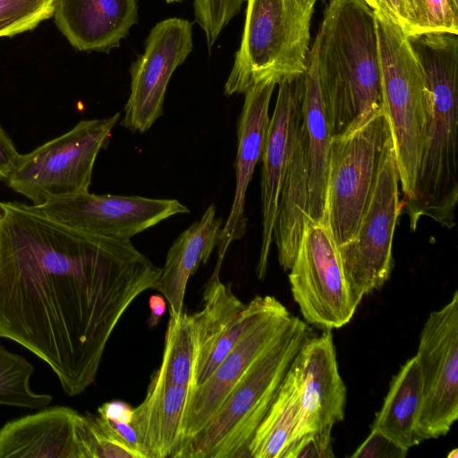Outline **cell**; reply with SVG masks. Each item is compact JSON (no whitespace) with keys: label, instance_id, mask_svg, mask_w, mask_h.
Masks as SVG:
<instances>
[{"label":"cell","instance_id":"6da1fadb","mask_svg":"<svg viewBox=\"0 0 458 458\" xmlns=\"http://www.w3.org/2000/svg\"><path fill=\"white\" fill-rule=\"evenodd\" d=\"M161 268L130 240L89 233L0 201V338L44 360L69 396L95 381L129 306Z\"/></svg>","mask_w":458,"mask_h":458},{"label":"cell","instance_id":"7a4b0ae2","mask_svg":"<svg viewBox=\"0 0 458 458\" xmlns=\"http://www.w3.org/2000/svg\"><path fill=\"white\" fill-rule=\"evenodd\" d=\"M408 39L424 78L427 114L413 195L401 212L412 231L422 217L451 229L458 201V34L430 31Z\"/></svg>","mask_w":458,"mask_h":458},{"label":"cell","instance_id":"3957f363","mask_svg":"<svg viewBox=\"0 0 458 458\" xmlns=\"http://www.w3.org/2000/svg\"><path fill=\"white\" fill-rule=\"evenodd\" d=\"M311 47L332 136L383 109L376 15L365 0H329Z\"/></svg>","mask_w":458,"mask_h":458},{"label":"cell","instance_id":"277c9868","mask_svg":"<svg viewBox=\"0 0 458 458\" xmlns=\"http://www.w3.org/2000/svg\"><path fill=\"white\" fill-rule=\"evenodd\" d=\"M310 332L308 324L295 317L284 335L246 371L208 423L183 440L172 458H250L253 436Z\"/></svg>","mask_w":458,"mask_h":458},{"label":"cell","instance_id":"5b68a950","mask_svg":"<svg viewBox=\"0 0 458 458\" xmlns=\"http://www.w3.org/2000/svg\"><path fill=\"white\" fill-rule=\"evenodd\" d=\"M314 5L304 0H247L241 45L225 85L226 96L305 72Z\"/></svg>","mask_w":458,"mask_h":458},{"label":"cell","instance_id":"8992f818","mask_svg":"<svg viewBox=\"0 0 458 458\" xmlns=\"http://www.w3.org/2000/svg\"><path fill=\"white\" fill-rule=\"evenodd\" d=\"M383 110L390 125L401 203L411 199L422 152L427 91L422 72L406 33L375 12Z\"/></svg>","mask_w":458,"mask_h":458},{"label":"cell","instance_id":"52a82bcc","mask_svg":"<svg viewBox=\"0 0 458 458\" xmlns=\"http://www.w3.org/2000/svg\"><path fill=\"white\" fill-rule=\"evenodd\" d=\"M391 140L383 109L354 129L331 137L324 224L337 247L354 237Z\"/></svg>","mask_w":458,"mask_h":458},{"label":"cell","instance_id":"ba28073f","mask_svg":"<svg viewBox=\"0 0 458 458\" xmlns=\"http://www.w3.org/2000/svg\"><path fill=\"white\" fill-rule=\"evenodd\" d=\"M121 116L81 120L64 134L21 157L5 181L33 206L67 195L88 192L98 154Z\"/></svg>","mask_w":458,"mask_h":458},{"label":"cell","instance_id":"9c48e42d","mask_svg":"<svg viewBox=\"0 0 458 458\" xmlns=\"http://www.w3.org/2000/svg\"><path fill=\"white\" fill-rule=\"evenodd\" d=\"M393 140L385 151L376 182L354 237L338 247L347 282L360 303L388 280L393 240L402 204Z\"/></svg>","mask_w":458,"mask_h":458},{"label":"cell","instance_id":"30bf717a","mask_svg":"<svg viewBox=\"0 0 458 458\" xmlns=\"http://www.w3.org/2000/svg\"><path fill=\"white\" fill-rule=\"evenodd\" d=\"M288 275L291 292L308 324L340 328L352 318L360 302L345 277L338 247L324 223L305 226Z\"/></svg>","mask_w":458,"mask_h":458},{"label":"cell","instance_id":"8fae6325","mask_svg":"<svg viewBox=\"0 0 458 458\" xmlns=\"http://www.w3.org/2000/svg\"><path fill=\"white\" fill-rule=\"evenodd\" d=\"M417 359L423 400L417 431L423 439L448 433L458 418V292L428 315L420 333Z\"/></svg>","mask_w":458,"mask_h":458},{"label":"cell","instance_id":"7c38bea8","mask_svg":"<svg viewBox=\"0 0 458 458\" xmlns=\"http://www.w3.org/2000/svg\"><path fill=\"white\" fill-rule=\"evenodd\" d=\"M192 23L168 18L157 22L145 42L143 54L131 64V91L121 125L145 132L163 114L171 76L192 50Z\"/></svg>","mask_w":458,"mask_h":458},{"label":"cell","instance_id":"4fadbf2b","mask_svg":"<svg viewBox=\"0 0 458 458\" xmlns=\"http://www.w3.org/2000/svg\"><path fill=\"white\" fill-rule=\"evenodd\" d=\"M36 208L70 227L122 240H130L173 216L190 212L174 199L97 195L89 191L55 198Z\"/></svg>","mask_w":458,"mask_h":458},{"label":"cell","instance_id":"5bb4252c","mask_svg":"<svg viewBox=\"0 0 458 458\" xmlns=\"http://www.w3.org/2000/svg\"><path fill=\"white\" fill-rule=\"evenodd\" d=\"M304 73L278 83L275 109L269 119L261 154L262 237L256 267L266 276L281 188L294 154L302 123Z\"/></svg>","mask_w":458,"mask_h":458},{"label":"cell","instance_id":"9a60e30c","mask_svg":"<svg viewBox=\"0 0 458 458\" xmlns=\"http://www.w3.org/2000/svg\"><path fill=\"white\" fill-rule=\"evenodd\" d=\"M294 318L284 305L267 315L244 335L207 380L193 389L184 415L182 442L208 423L246 371L284 335Z\"/></svg>","mask_w":458,"mask_h":458},{"label":"cell","instance_id":"2e32d148","mask_svg":"<svg viewBox=\"0 0 458 458\" xmlns=\"http://www.w3.org/2000/svg\"><path fill=\"white\" fill-rule=\"evenodd\" d=\"M289 369L300 386L298 438L310 432L333 428L344 420L346 386L339 373L332 330H324L318 336H310Z\"/></svg>","mask_w":458,"mask_h":458},{"label":"cell","instance_id":"e0dca14e","mask_svg":"<svg viewBox=\"0 0 458 458\" xmlns=\"http://www.w3.org/2000/svg\"><path fill=\"white\" fill-rule=\"evenodd\" d=\"M276 83L255 84L244 93L237 130L234 162L235 192L230 213L222 226L217 242V260L212 275H219L230 244L243 237L247 228L245 198L256 165L261 157L269 123L268 108Z\"/></svg>","mask_w":458,"mask_h":458},{"label":"cell","instance_id":"ac0fdd59","mask_svg":"<svg viewBox=\"0 0 458 458\" xmlns=\"http://www.w3.org/2000/svg\"><path fill=\"white\" fill-rule=\"evenodd\" d=\"M84 416L66 406L43 409L0 429V458H88Z\"/></svg>","mask_w":458,"mask_h":458},{"label":"cell","instance_id":"d6986e66","mask_svg":"<svg viewBox=\"0 0 458 458\" xmlns=\"http://www.w3.org/2000/svg\"><path fill=\"white\" fill-rule=\"evenodd\" d=\"M55 23L83 52L118 47L138 21L136 0H55Z\"/></svg>","mask_w":458,"mask_h":458},{"label":"cell","instance_id":"ffe728a7","mask_svg":"<svg viewBox=\"0 0 458 458\" xmlns=\"http://www.w3.org/2000/svg\"><path fill=\"white\" fill-rule=\"evenodd\" d=\"M192 389L151 377L131 425L145 458L173 457L182 438L184 415Z\"/></svg>","mask_w":458,"mask_h":458},{"label":"cell","instance_id":"44dd1931","mask_svg":"<svg viewBox=\"0 0 458 458\" xmlns=\"http://www.w3.org/2000/svg\"><path fill=\"white\" fill-rule=\"evenodd\" d=\"M211 204L201 217L182 232L169 248L161 268L157 291L169 304L170 315L183 311L187 283L200 264H206L217 246L222 218Z\"/></svg>","mask_w":458,"mask_h":458},{"label":"cell","instance_id":"7402d4cb","mask_svg":"<svg viewBox=\"0 0 458 458\" xmlns=\"http://www.w3.org/2000/svg\"><path fill=\"white\" fill-rule=\"evenodd\" d=\"M304 79L302 124L307 142L309 216L313 222L324 223L327 165L332 134L312 47L309 52Z\"/></svg>","mask_w":458,"mask_h":458},{"label":"cell","instance_id":"603a6c76","mask_svg":"<svg viewBox=\"0 0 458 458\" xmlns=\"http://www.w3.org/2000/svg\"><path fill=\"white\" fill-rule=\"evenodd\" d=\"M307 142L301 123L293 157L284 180L273 229L278 261L289 271L296 256L309 216Z\"/></svg>","mask_w":458,"mask_h":458},{"label":"cell","instance_id":"cb8c5ba5","mask_svg":"<svg viewBox=\"0 0 458 458\" xmlns=\"http://www.w3.org/2000/svg\"><path fill=\"white\" fill-rule=\"evenodd\" d=\"M423 400V386L417 356L408 360L392 378L381 409L371 429L409 450L424 441L417 422Z\"/></svg>","mask_w":458,"mask_h":458},{"label":"cell","instance_id":"d4e9b609","mask_svg":"<svg viewBox=\"0 0 458 458\" xmlns=\"http://www.w3.org/2000/svg\"><path fill=\"white\" fill-rule=\"evenodd\" d=\"M301 420L299 383L288 369L249 447L250 458H284L298 438Z\"/></svg>","mask_w":458,"mask_h":458},{"label":"cell","instance_id":"484cf974","mask_svg":"<svg viewBox=\"0 0 458 458\" xmlns=\"http://www.w3.org/2000/svg\"><path fill=\"white\" fill-rule=\"evenodd\" d=\"M197 336L191 314L170 315L161 365L152 377L194 389Z\"/></svg>","mask_w":458,"mask_h":458},{"label":"cell","instance_id":"4316f807","mask_svg":"<svg viewBox=\"0 0 458 458\" xmlns=\"http://www.w3.org/2000/svg\"><path fill=\"white\" fill-rule=\"evenodd\" d=\"M244 306L230 284L222 283L219 276H210L203 293V307L191 314L197 336L196 369Z\"/></svg>","mask_w":458,"mask_h":458},{"label":"cell","instance_id":"83f0119b","mask_svg":"<svg viewBox=\"0 0 458 458\" xmlns=\"http://www.w3.org/2000/svg\"><path fill=\"white\" fill-rule=\"evenodd\" d=\"M283 304L274 296H256L236 315L218 338L208 356L197 367L196 386L211 375L222 360L253 327ZM195 386V387H196Z\"/></svg>","mask_w":458,"mask_h":458},{"label":"cell","instance_id":"f1b7e54d","mask_svg":"<svg viewBox=\"0 0 458 458\" xmlns=\"http://www.w3.org/2000/svg\"><path fill=\"white\" fill-rule=\"evenodd\" d=\"M34 367L24 357L0 345V404L26 409L47 406L52 396L34 392L30 380Z\"/></svg>","mask_w":458,"mask_h":458},{"label":"cell","instance_id":"f546056e","mask_svg":"<svg viewBox=\"0 0 458 458\" xmlns=\"http://www.w3.org/2000/svg\"><path fill=\"white\" fill-rule=\"evenodd\" d=\"M55 0H0V38L32 30L53 17Z\"/></svg>","mask_w":458,"mask_h":458},{"label":"cell","instance_id":"4dcf8cb0","mask_svg":"<svg viewBox=\"0 0 458 458\" xmlns=\"http://www.w3.org/2000/svg\"><path fill=\"white\" fill-rule=\"evenodd\" d=\"M83 415L88 458H142L98 414Z\"/></svg>","mask_w":458,"mask_h":458},{"label":"cell","instance_id":"1f68e13d","mask_svg":"<svg viewBox=\"0 0 458 458\" xmlns=\"http://www.w3.org/2000/svg\"><path fill=\"white\" fill-rule=\"evenodd\" d=\"M244 0H194L195 21L205 33L210 49L228 22L239 13Z\"/></svg>","mask_w":458,"mask_h":458},{"label":"cell","instance_id":"d6a6232c","mask_svg":"<svg viewBox=\"0 0 458 458\" xmlns=\"http://www.w3.org/2000/svg\"><path fill=\"white\" fill-rule=\"evenodd\" d=\"M375 12L395 23L406 33H422L425 13L422 0H365Z\"/></svg>","mask_w":458,"mask_h":458},{"label":"cell","instance_id":"836d02e7","mask_svg":"<svg viewBox=\"0 0 458 458\" xmlns=\"http://www.w3.org/2000/svg\"><path fill=\"white\" fill-rule=\"evenodd\" d=\"M331 432L332 428H327L303 435L290 445L284 458L334 457Z\"/></svg>","mask_w":458,"mask_h":458},{"label":"cell","instance_id":"e575fe53","mask_svg":"<svg viewBox=\"0 0 458 458\" xmlns=\"http://www.w3.org/2000/svg\"><path fill=\"white\" fill-rule=\"evenodd\" d=\"M425 13L424 32L447 31L458 34V9L452 0H422Z\"/></svg>","mask_w":458,"mask_h":458},{"label":"cell","instance_id":"d590c367","mask_svg":"<svg viewBox=\"0 0 458 458\" xmlns=\"http://www.w3.org/2000/svg\"><path fill=\"white\" fill-rule=\"evenodd\" d=\"M408 450L383 434L370 430L367 438L351 455L352 458H404Z\"/></svg>","mask_w":458,"mask_h":458},{"label":"cell","instance_id":"8d00e7d4","mask_svg":"<svg viewBox=\"0 0 458 458\" xmlns=\"http://www.w3.org/2000/svg\"><path fill=\"white\" fill-rule=\"evenodd\" d=\"M21 154L12 139L0 125V182H5L15 167Z\"/></svg>","mask_w":458,"mask_h":458},{"label":"cell","instance_id":"74e56055","mask_svg":"<svg viewBox=\"0 0 458 458\" xmlns=\"http://www.w3.org/2000/svg\"><path fill=\"white\" fill-rule=\"evenodd\" d=\"M133 409L125 402L110 401L98 409V414L103 418L131 423Z\"/></svg>","mask_w":458,"mask_h":458},{"label":"cell","instance_id":"f35d334b","mask_svg":"<svg viewBox=\"0 0 458 458\" xmlns=\"http://www.w3.org/2000/svg\"><path fill=\"white\" fill-rule=\"evenodd\" d=\"M148 306L150 316L148 323L151 327H154L158 324L161 317L166 310V301L163 295L154 294L149 297Z\"/></svg>","mask_w":458,"mask_h":458},{"label":"cell","instance_id":"ab89813d","mask_svg":"<svg viewBox=\"0 0 458 458\" xmlns=\"http://www.w3.org/2000/svg\"><path fill=\"white\" fill-rule=\"evenodd\" d=\"M458 456V452H457V449H454L453 451H451L448 454V457L450 458H456Z\"/></svg>","mask_w":458,"mask_h":458},{"label":"cell","instance_id":"60d3db41","mask_svg":"<svg viewBox=\"0 0 458 458\" xmlns=\"http://www.w3.org/2000/svg\"><path fill=\"white\" fill-rule=\"evenodd\" d=\"M452 2L454 4V7L458 9V0H452Z\"/></svg>","mask_w":458,"mask_h":458},{"label":"cell","instance_id":"b9f144b4","mask_svg":"<svg viewBox=\"0 0 458 458\" xmlns=\"http://www.w3.org/2000/svg\"><path fill=\"white\" fill-rule=\"evenodd\" d=\"M166 3L170 4V3H174V2H179V1H182V0H165Z\"/></svg>","mask_w":458,"mask_h":458},{"label":"cell","instance_id":"7bdbcfd3","mask_svg":"<svg viewBox=\"0 0 458 458\" xmlns=\"http://www.w3.org/2000/svg\"><path fill=\"white\" fill-rule=\"evenodd\" d=\"M306 2H309V3H313V4H316L317 0H304Z\"/></svg>","mask_w":458,"mask_h":458}]
</instances>
